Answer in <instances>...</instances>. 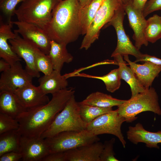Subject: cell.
Wrapping results in <instances>:
<instances>
[{
    "instance_id": "d4e9b609",
    "label": "cell",
    "mask_w": 161,
    "mask_h": 161,
    "mask_svg": "<svg viewBox=\"0 0 161 161\" xmlns=\"http://www.w3.org/2000/svg\"><path fill=\"white\" fill-rule=\"evenodd\" d=\"M104 0H92L88 4L80 7L78 13L79 20L84 35Z\"/></svg>"
},
{
    "instance_id": "cb8c5ba5",
    "label": "cell",
    "mask_w": 161,
    "mask_h": 161,
    "mask_svg": "<svg viewBox=\"0 0 161 161\" xmlns=\"http://www.w3.org/2000/svg\"><path fill=\"white\" fill-rule=\"evenodd\" d=\"M126 100L118 99L111 95L100 92L92 93L82 101V103L100 108H111L115 106H118Z\"/></svg>"
},
{
    "instance_id": "ffe728a7",
    "label": "cell",
    "mask_w": 161,
    "mask_h": 161,
    "mask_svg": "<svg viewBox=\"0 0 161 161\" xmlns=\"http://www.w3.org/2000/svg\"><path fill=\"white\" fill-rule=\"evenodd\" d=\"M27 111L14 92L0 91V113L16 119Z\"/></svg>"
},
{
    "instance_id": "8992f818",
    "label": "cell",
    "mask_w": 161,
    "mask_h": 161,
    "mask_svg": "<svg viewBox=\"0 0 161 161\" xmlns=\"http://www.w3.org/2000/svg\"><path fill=\"white\" fill-rule=\"evenodd\" d=\"M50 153L64 152L99 141L100 138L87 130L65 131L44 139Z\"/></svg>"
},
{
    "instance_id": "60d3db41",
    "label": "cell",
    "mask_w": 161,
    "mask_h": 161,
    "mask_svg": "<svg viewBox=\"0 0 161 161\" xmlns=\"http://www.w3.org/2000/svg\"><path fill=\"white\" fill-rule=\"evenodd\" d=\"M123 5L127 4L131 0H119Z\"/></svg>"
},
{
    "instance_id": "ac0fdd59",
    "label": "cell",
    "mask_w": 161,
    "mask_h": 161,
    "mask_svg": "<svg viewBox=\"0 0 161 161\" xmlns=\"http://www.w3.org/2000/svg\"><path fill=\"white\" fill-rule=\"evenodd\" d=\"M12 21L4 23L0 18V57L9 63L11 65L21 61L12 50L8 40L14 38L16 33L12 31Z\"/></svg>"
},
{
    "instance_id": "603a6c76",
    "label": "cell",
    "mask_w": 161,
    "mask_h": 161,
    "mask_svg": "<svg viewBox=\"0 0 161 161\" xmlns=\"http://www.w3.org/2000/svg\"><path fill=\"white\" fill-rule=\"evenodd\" d=\"M66 45L51 40L48 55L51 61L54 70L61 72L65 63H69L72 61L73 56L68 52Z\"/></svg>"
},
{
    "instance_id": "d6a6232c",
    "label": "cell",
    "mask_w": 161,
    "mask_h": 161,
    "mask_svg": "<svg viewBox=\"0 0 161 161\" xmlns=\"http://www.w3.org/2000/svg\"><path fill=\"white\" fill-rule=\"evenodd\" d=\"M115 142V139L114 138L104 142L103 148L100 155V161H119L114 156L115 154L113 148Z\"/></svg>"
},
{
    "instance_id": "83f0119b",
    "label": "cell",
    "mask_w": 161,
    "mask_h": 161,
    "mask_svg": "<svg viewBox=\"0 0 161 161\" xmlns=\"http://www.w3.org/2000/svg\"><path fill=\"white\" fill-rule=\"evenodd\" d=\"M145 38L148 42L154 43L161 38V17L155 14L147 20Z\"/></svg>"
},
{
    "instance_id": "8fae6325",
    "label": "cell",
    "mask_w": 161,
    "mask_h": 161,
    "mask_svg": "<svg viewBox=\"0 0 161 161\" xmlns=\"http://www.w3.org/2000/svg\"><path fill=\"white\" fill-rule=\"evenodd\" d=\"M33 78L18 61L11 65L8 70L1 72L0 91L14 92L18 89L32 83Z\"/></svg>"
},
{
    "instance_id": "7c38bea8",
    "label": "cell",
    "mask_w": 161,
    "mask_h": 161,
    "mask_svg": "<svg viewBox=\"0 0 161 161\" xmlns=\"http://www.w3.org/2000/svg\"><path fill=\"white\" fill-rule=\"evenodd\" d=\"M16 33L14 38L9 40L12 50L24 60L26 64L25 69L28 73L33 78H39L40 73L35 64L36 53L38 49Z\"/></svg>"
},
{
    "instance_id": "30bf717a",
    "label": "cell",
    "mask_w": 161,
    "mask_h": 161,
    "mask_svg": "<svg viewBox=\"0 0 161 161\" xmlns=\"http://www.w3.org/2000/svg\"><path fill=\"white\" fill-rule=\"evenodd\" d=\"M18 29L14 32L21 35L24 39L48 55L51 47V39L41 28L35 24L18 21H12Z\"/></svg>"
},
{
    "instance_id": "1f68e13d",
    "label": "cell",
    "mask_w": 161,
    "mask_h": 161,
    "mask_svg": "<svg viewBox=\"0 0 161 161\" xmlns=\"http://www.w3.org/2000/svg\"><path fill=\"white\" fill-rule=\"evenodd\" d=\"M25 0H0L1 11L6 17L7 22L11 21V17L15 15L17 5Z\"/></svg>"
},
{
    "instance_id": "f546056e",
    "label": "cell",
    "mask_w": 161,
    "mask_h": 161,
    "mask_svg": "<svg viewBox=\"0 0 161 161\" xmlns=\"http://www.w3.org/2000/svg\"><path fill=\"white\" fill-rule=\"evenodd\" d=\"M35 64L38 72H42L45 75L49 74L54 70L49 55L44 54L39 49L36 53Z\"/></svg>"
},
{
    "instance_id": "e0dca14e",
    "label": "cell",
    "mask_w": 161,
    "mask_h": 161,
    "mask_svg": "<svg viewBox=\"0 0 161 161\" xmlns=\"http://www.w3.org/2000/svg\"><path fill=\"white\" fill-rule=\"evenodd\" d=\"M127 136L128 139L132 143L137 144L139 143H143L149 148L159 149L158 144L161 143V131H149L145 129L140 123L134 126H129Z\"/></svg>"
},
{
    "instance_id": "836d02e7",
    "label": "cell",
    "mask_w": 161,
    "mask_h": 161,
    "mask_svg": "<svg viewBox=\"0 0 161 161\" xmlns=\"http://www.w3.org/2000/svg\"><path fill=\"white\" fill-rule=\"evenodd\" d=\"M161 10V0H149L146 3L143 11L145 17L152 12Z\"/></svg>"
},
{
    "instance_id": "44dd1931",
    "label": "cell",
    "mask_w": 161,
    "mask_h": 161,
    "mask_svg": "<svg viewBox=\"0 0 161 161\" xmlns=\"http://www.w3.org/2000/svg\"><path fill=\"white\" fill-rule=\"evenodd\" d=\"M38 87L45 94H52L61 90L67 88L68 82L61 72L55 70L49 74L44 75L39 78Z\"/></svg>"
},
{
    "instance_id": "7a4b0ae2",
    "label": "cell",
    "mask_w": 161,
    "mask_h": 161,
    "mask_svg": "<svg viewBox=\"0 0 161 161\" xmlns=\"http://www.w3.org/2000/svg\"><path fill=\"white\" fill-rule=\"evenodd\" d=\"M80 7L78 0H62L57 4L43 29L51 40L67 45L82 35L78 17Z\"/></svg>"
},
{
    "instance_id": "52a82bcc",
    "label": "cell",
    "mask_w": 161,
    "mask_h": 161,
    "mask_svg": "<svg viewBox=\"0 0 161 161\" xmlns=\"http://www.w3.org/2000/svg\"><path fill=\"white\" fill-rule=\"evenodd\" d=\"M123 4L119 0H104L90 24L82 41L80 49L87 50L98 38L101 28L111 20Z\"/></svg>"
},
{
    "instance_id": "484cf974",
    "label": "cell",
    "mask_w": 161,
    "mask_h": 161,
    "mask_svg": "<svg viewBox=\"0 0 161 161\" xmlns=\"http://www.w3.org/2000/svg\"><path fill=\"white\" fill-rule=\"evenodd\" d=\"M21 135L18 130L10 131L0 134V156L11 151L19 152Z\"/></svg>"
},
{
    "instance_id": "f35d334b",
    "label": "cell",
    "mask_w": 161,
    "mask_h": 161,
    "mask_svg": "<svg viewBox=\"0 0 161 161\" xmlns=\"http://www.w3.org/2000/svg\"><path fill=\"white\" fill-rule=\"evenodd\" d=\"M11 65L7 62L1 59L0 60V72H2L8 70Z\"/></svg>"
},
{
    "instance_id": "5b68a950",
    "label": "cell",
    "mask_w": 161,
    "mask_h": 161,
    "mask_svg": "<svg viewBox=\"0 0 161 161\" xmlns=\"http://www.w3.org/2000/svg\"><path fill=\"white\" fill-rule=\"evenodd\" d=\"M118 113L126 119V122H131L137 119L139 113L150 111L161 115V109L159 98L155 89L150 87L145 91L131 97L118 106Z\"/></svg>"
},
{
    "instance_id": "8d00e7d4",
    "label": "cell",
    "mask_w": 161,
    "mask_h": 161,
    "mask_svg": "<svg viewBox=\"0 0 161 161\" xmlns=\"http://www.w3.org/2000/svg\"><path fill=\"white\" fill-rule=\"evenodd\" d=\"M136 58L134 62L135 63L140 61H148L155 64L161 65V59L147 54L142 53Z\"/></svg>"
},
{
    "instance_id": "d590c367",
    "label": "cell",
    "mask_w": 161,
    "mask_h": 161,
    "mask_svg": "<svg viewBox=\"0 0 161 161\" xmlns=\"http://www.w3.org/2000/svg\"><path fill=\"white\" fill-rule=\"evenodd\" d=\"M20 152L11 151L5 153L0 156V161H18L22 160Z\"/></svg>"
},
{
    "instance_id": "5bb4252c",
    "label": "cell",
    "mask_w": 161,
    "mask_h": 161,
    "mask_svg": "<svg viewBox=\"0 0 161 161\" xmlns=\"http://www.w3.org/2000/svg\"><path fill=\"white\" fill-rule=\"evenodd\" d=\"M123 6L129 25L134 32L132 38L135 41L134 46L139 50L143 45L147 46L148 42L146 40L144 34L147 20L143 12L133 6L131 0Z\"/></svg>"
},
{
    "instance_id": "d6986e66",
    "label": "cell",
    "mask_w": 161,
    "mask_h": 161,
    "mask_svg": "<svg viewBox=\"0 0 161 161\" xmlns=\"http://www.w3.org/2000/svg\"><path fill=\"white\" fill-rule=\"evenodd\" d=\"M103 148L98 141L66 151V161H100Z\"/></svg>"
},
{
    "instance_id": "74e56055",
    "label": "cell",
    "mask_w": 161,
    "mask_h": 161,
    "mask_svg": "<svg viewBox=\"0 0 161 161\" xmlns=\"http://www.w3.org/2000/svg\"><path fill=\"white\" fill-rule=\"evenodd\" d=\"M148 0H131L133 6L136 9L143 11Z\"/></svg>"
},
{
    "instance_id": "3957f363",
    "label": "cell",
    "mask_w": 161,
    "mask_h": 161,
    "mask_svg": "<svg viewBox=\"0 0 161 161\" xmlns=\"http://www.w3.org/2000/svg\"><path fill=\"white\" fill-rule=\"evenodd\" d=\"M87 125L81 117L78 102L74 95L41 137L45 139L63 131H81L86 129Z\"/></svg>"
},
{
    "instance_id": "ab89813d",
    "label": "cell",
    "mask_w": 161,
    "mask_h": 161,
    "mask_svg": "<svg viewBox=\"0 0 161 161\" xmlns=\"http://www.w3.org/2000/svg\"><path fill=\"white\" fill-rule=\"evenodd\" d=\"M80 6L81 7L89 4L92 0H78Z\"/></svg>"
},
{
    "instance_id": "277c9868",
    "label": "cell",
    "mask_w": 161,
    "mask_h": 161,
    "mask_svg": "<svg viewBox=\"0 0 161 161\" xmlns=\"http://www.w3.org/2000/svg\"><path fill=\"white\" fill-rule=\"evenodd\" d=\"M62 0H25L15 10L18 21L33 24L43 29L51 18L53 10Z\"/></svg>"
},
{
    "instance_id": "ba28073f",
    "label": "cell",
    "mask_w": 161,
    "mask_h": 161,
    "mask_svg": "<svg viewBox=\"0 0 161 161\" xmlns=\"http://www.w3.org/2000/svg\"><path fill=\"white\" fill-rule=\"evenodd\" d=\"M125 121V118L119 114L117 109L98 116L87 124L86 129L97 136L103 134L114 135L125 148L126 142L121 131V126Z\"/></svg>"
},
{
    "instance_id": "6da1fadb",
    "label": "cell",
    "mask_w": 161,
    "mask_h": 161,
    "mask_svg": "<svg viewBox=\"0 0 161 161\" xmlns=\"http://www.w3.org/2000/svg\"><path fill=\"white\" fill-rule=\"evenodd\" d=\"M74 88L61 90L52 95L46 104L28 111L16 119L19 124L18 131L21 136L41 137L74 94Z\"/></svg>"
},
{
    "instance_id": "e575fe53",
    "label": "cell",
    "mask_w": 161,
    "mask_h": 161,
    "mask_svg": "<svg viewBox=\"0 0 161 161\" xmlns=\"http://www.w3.org/2000/svg\"><path fill=\"white\" fill-rule=\"evenodd\" d=\"M41 161H66V152L50 153L43 158Z\"/></svg>"
},
{
    "instance_id": "4fadbf2b",
    "label": "cell",
    "mask_w": 161,
    "mask_h": 161,
    "mask_svg": "<svg viewBox=\"0 0 161 161\" xmlns=\"http://www.w3.org/2000/svg\"><path fill=\"white\" fill-rule=\"evenodd\" d=\"M19 152L23 161H41L50 153L44 139L23 136L20 139Z\"/></svg>"
},
{
    "instance_id": "9a60e30c",
    "label": "cell",
    "mask_w": 161,
    "mask_h": 161,
    "mask_svg": "<svg viewBox=\"0 0 161 161\" xmlns=\"http://www.w3.org/2000/svg\"><path fill=\"white\" fill-rule=\"evenodd\" d=\"M14 93L27 111L44 105L50 100L47 95L32 83L18 89Z\"/></svg>"
},
{
    "instance_id": "4dcf8cb0",
    "label": "cell",
    "mask_w": 161,
    "mask_h": 161,
    "mask_svg": "<svg viewBox=\"0 0 161 161\" xmlns=\"http://www.w3.org/2000/svg\"><path fill=\"white\" fill-rule=\"evenodd\" d=\"M19 126L17 119L0 113V134L10 131L18 130Z\"/></svg>"
},
{
    "instance_id": "7402d4cb",
    "label": "cell",
    "mask_w": 161,
    "mask_h": 161,
    "mask_svg": "<svg viewBox=\"0 0 161 161\" xmlns=\"http://www.w3.org/2000/svg\"><path fill=\"white\" fill-rule=\"evenodd\" d=\"M123 57L117 55L113 58L119 66L118 69L121 79L124 80L130 87L132 97L147 89L141 84L130 67L127 66Z\"/></svg>"
},
{
    "instance_id": "9c48e42d",
    "label": "cell",
    "mask_w": 161,
    "mask_h": 161,
    "mask_svg": "<svg viewBox=\"0 0 161 161\" xmlns=\"http://www.w3.org/2000/svg\"><path fill=\"white\" fill-rule=\"evenodd\" d=\"M126 13L122 5L116 10L110 21L106 25H111L114 28L117 37L116 47L111 57L120 55H131L136 58L142 53L132 43L124 30L123 21Z\"/></svg>"
},
{
    "instance_id": "f1b7e54d",
    "label": "cell",
    "mask_w": 161,
    "mask_h": 161,
    "mask_svg": "<svg viewBox=\"0 0 161 161\" xmlns=\"http://www.w3.org/2000/svg\"><path fill=\"white\" fill-rule=\"evenodd\" d=\"M79 112L83 120L87 124L105 113L112 110V107L103 108L78 102Z\"/></svg>"
},
{
    "instance_id": "2e32d148",
    "label": "cell",
    "mask_w": 161,
    "mask_h": 161,
    "mask_svg": "<svg viewBox=\"0 0 161 161\" xmlns=\"http://www.w3.org/2000/svg\"><path fill=\"white\" fill-rule=\"evenodd\" d=\"M123 56L124 59L128 62L141 84L146 89H149L161 72V65L148 61H145L144 64H140L131 61L128 55Z\"/></svg>"
},
{
    "instance_id": "4316f807",
    "label": "cell",
    "mask_w": 161,
    "mask_h": 161,
    "mask_svg": "<svg viewBox=\"0 0 161 161\" xmlns=\"http://www.w3.org/2000/svg\"><path fill=\"white\" fill-rule=\"evenodd\" d=\"M73 76L93 78L101 80L105 85L107 90L113 93L118 90L121 85V79L118 69L111 70L107 74L103 76L90 75L84 73H76Z\"/></svg>"
}]
</instances>
